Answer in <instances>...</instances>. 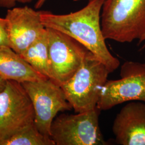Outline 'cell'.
Wrapping results in <instances>:
<instances>
[{"label":"cell","mask_w":145,"mask_h":145,"mask_svg":"<svg viewBox=\"0 0 145 145\" xmlns=\"http://www.w3.org/2000/svg\"><path fill=\"white\" fill-rule=\"evenodd\" d=\"M5 46L10 47L8 25L5 18L0 17V47Z\"/></svg>","instance_id":"obj_14"},{"label":"cell","mask_w":145,"mask_h":145,"mask_svg":"<svg viewBox=\"0 0 145 145\" xmlns=\"http://www.w3.org/2000/svg\"><path fill=\"white\" fill-rule=\"evenodd\" d=\"M31 102L21 83L6 81L0 92V141L6 140L35 123Z\"/></svg>","instance_id":"obj_7"},{"label":"cell","mask_w":145,"mask_h":145,"mask_svg":"<svg viewBox=\"0 0 145 145\" xmlns=\"http://www.w3.org/2000/svg\"><path fill=\"white\" fill-rule=\"evenodd\" d=\"M101 27L105 40L140 43L145 36V0H105Z\"/></svg>","instance_id":"obj_2"},{"label":"cell","mask_w":145,"mask_h":145,"mask_svg":"<svg viewBox=\"0 0 145 145\" xmlns=\"http://www.w3.org/2000/svg\"><path fill=\"white\" fill-rule=\"evenodd\" d=\"M145 42V44H144V46H143V48H145V36L144 37V38L142 39V40H141V42H140V43L139 44H140L141 42Z\"/></svg>","instance_id":"obj_18"},{"label":"cell","mask_w":145,"mask_h":145,"mask_svg":"<svg viewBox=\"0 0 145 145\" xmlns=\"http://www.w3.org/2000/svg\"><path fill=\"white\" fill-rule=\"evenodd\" d=\"M33 0H0V8L11 9L15 7L17 3L26 4L31 3Z\"/></svg>","instance_id":"obj_15"},{"label":"cell","mask_w":145,"mask_h":145,"mask_svg":"<svg viewBox=\"0 0 145 145\" xmlns=\"http://www.w3.org/2000/svg\"><path fill=\"white\" fill-rule=\"evenodd\" d=\"M112 130L118 145H145V103L125 105L116 115Z\"/></svg>","instance_id":"obj_10"},{"label":"cell","mask_w":145,"mask_h":145,"mask_svg":"<svg viewBox=\"0 0 145 145\" xmlns=\"http://www.w3.org/2000/svg\"><path fill=\"white\" fill-rule=\"evenodd\" d=\"M50 78L60 86L78 71L89 51L72 37L47 28Z\"/></svg>","instance_id":"obj_8"},{"label":"cell","mask_w":145,"mask_h":145,"mask_svg":"<svg viewBox=\"0 0 145 145\" xmlns=\"http://www.w3.org/2000/svg\"><path fill=\"white\" fill-rule=\"evenodd\" d=\"M46 1L47 0H37L35 5V9H40L44 5V3L46 2Z\"/></svg>","instance_id":"obj_16"},{"label":"cell","mask_w":145,"mask_h":145,"mask_svg":"<svg viewBox=\"0 0 145 145\" xmlns=\"http://www.w3.org/2000/svg\"><path fill=\"white\" fill-rule=\"evenodd\" d=\"M105 0H89L82 9L68 14L57 15L41 11L42 23L45 27L64 33L82 44L114 72L120 65L119 60L106 46L101 27V12Z\"/></svg>","instance_id":"obj_1"},{"label":"cell","mask_w":145,"mask_h":145,"mask_svg":"<svg viewBox=\"0 0 145 145\" xmlns=\"http://www.w3.org/2000/svg\"><path fill=\"white\" fill-rule=\"evenodd\" d=\"M21 84L31 99L37 129L42 135L51 137V125L57 114L72 109L62 88L48 78Z\"/></svg>","instance_id":"obj_5"},{"label":"cell","mask_w":145,"mask_h":145,"mask_svg":"<svg viewBox=\"0 0 145 145\" xmlns=\"http://www.w3.org/2000/svg\"><path fill=\"white\" fill-rule=\"evenodd\" d=\"M120 76L118 80H108L99 88L97 107L101 111L129 101L145 103V63L126 61L121 67Z\"/></svg>","instance_id":"obj_6"},{"label":"cell","mask_w":145,"mask_h":145,"mask_svg":"<svg viewBox=\"0 0 145 145\" xmlns=\"http://www.w3.org/2000/svg\"><path fill=\"white\" fill-rule=\"evenodd\" d=\"M108 68L92 52L89 51L78 71L61 86L75 113L97 108L100 87L108 80Z\"/></svg>","instance_id":"obj_3"},{"label":"cell","mask_w":145,"mask_h":145,"mask_svg":"<svg viewBox=\"0 0 145 145\" xmlns=\"http://www.w3.org/2000/svg\"><path fill=\"white\" fill-rule=\"evenodd\" d=\"M20 55L37 72L50 78L48 39L46 28L42 35Z\"/></svg>","instance_id":"obj_12"},{"label":"cell","mask_w":145,"mask_h":145,"mask_svg":"<svg viewBox=\"0 0 145 145\" xmlns=\"http://www.w3.org/2000/svg\"><path fill=\"white\" fill-rule=\"evenodd\" d=\"M40 12L27 6L8 9L5 18L10 47L16 53L24 52L46 30Z\"/></svg>","instance_id":"obj_9"},{"label":"cell","mask_w":145,"mask_h":145,"mask_svg":"<svg viewBox=\"0 0 145 145\" xmlns=\"http://www.w3.org/2000/svg\"><path fill=\"white\" fill-rule=\"evenodd\" d=\"M6 81L0 77V92L5 87Z\"/></svg>","instance_id":"obj_17"},{"label":"cell","mask_w":145,"mask_h":145,"mask_svg":"<svg viewBox=\"0 0 145 145\" xmlns=\"http://www.w3.org/2000/svg\"><path fill=\"white\" fill-rule=\"evenodd\" d=\"M0 145H56L50 137L42 135L35 123L24 127L5 140Z\"/></svg>","instance_id":"obj_13"},{"label":"cell","mask_w":145,"mask_h":145,"mask_svg":"<svg viewBox=\"0 0 145 145\" xmlns=\"http://www.w3.org/2000/svg\"><path fill=\"white\" fill-rule=\"evenodd\" d=\"M96 108L75 114H61L53 120L51 138L56 145H106Z\"/></svg>","instance_id":"obj_4"},{"label":"cell","mask_w":145,"mask_h":145,"mask_svg":"<svg viewBox=\"0 0 145 145\" xmlns=\"http://www.w3.org/2000/svg\"><path fill=\"white\" fill-rule=\"evenodd\" d=\"M0 77L20 83L46 78L37 72L20 54L7 46L0 47Z\"/></svg>","instance_id":"obj_11"}]
</instances>
